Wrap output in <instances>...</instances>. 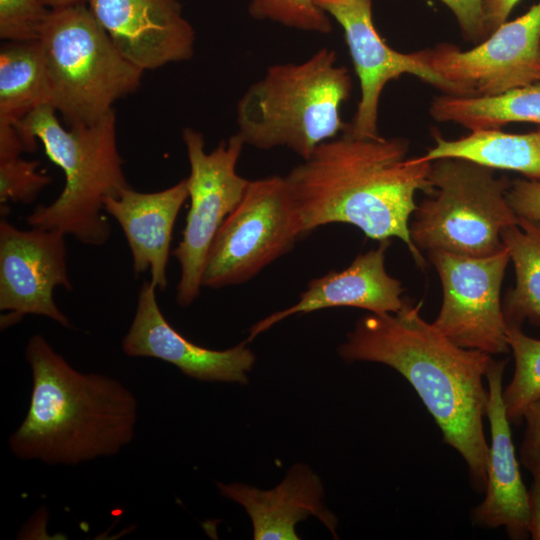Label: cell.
Returning <instances> with one entry per match:
<instances>
[{
  "label": "cell",
  "instance_id": "obj_5",
  "mask_svg": "<svg viewBox=\"0 0 540 540\" xmlns=\"http://www.w3.org/2000/svg\"><path fill=\"white\" fill-rule=\"evenodd\" d=\"M351 91L350 73L338 65L333 49L321 48L300 63L272 65L239 99L237 133L257 149L286 147L306 160L344 131L340 108Z\"/></svg>",
  "mask_w": 540,
  "mask_h": 540
},
{
  "label": "cell",
  "instance_id": "obj_33",
  "mask_svg": "<svg viewBox=\"0 0 540 540\" xmlns=\"http://www.w3.org/2000/svg\"><path fill=\"white\" fill-rule=\"evenodd\" d=\"M44 6L49 9H58L68 6L83 4L87 0H39Z\"/></svg>",
  "mask_w": 540,
  "mask_h": 540
},
{
  "label": "cell",
  "instance_id": "obj_31",
  "mask_svg": "<svg viewBox=\"0 0 540 540\" xmlns=\"http://www.w3.org/2000/svg\"><path fill=\"white\" fill-rule=\"evenodd\" d=\"M519 0H482V14L486 37L490 36L507 18Z\"/></svg>",
  "mask_w": 540,
  "mask_h": 540
},
{
  "label": "cell",
  "instance_id": "obj_13",
  "mask_svg": "<svg viewBox=\"0 0 540 540\" xmlns=\"http://www.w3.org/2000/svg\"><path fill=\"white\" fill-rule=\"evenodd\" d=\"M342 27L359 79L361 96L351 122L343 132L360 138H376L382 91L389 81L411 74L439 89L459 96L457 88L425 65L415 51L391 48L378 33L372 18V0H315Z\"/></svg>",
  "mask_w": 540,
  "mask_h": 540
},
{
  "label": "cell",
  "instance_id": "obj_23",
  "mask_svg": "<svg viewBox=\"0 0 540 540\" xmlns=\"http://www.w3.org/2000/svg\"><path fill=\"white\" fill-rule=\"evenodd\" d=\"M501 240L515 270V285L502 300L507 326L524 322L540 326V222L519 217L505 228Z\"/></svg>",
  "mask_w": 540,
  "mask_h": 540
},
{
  "label": "cell",
  "instance_id": "obj_17",
  "mask_svg": "<svg viewBox=\"0 0 540 540\" xmlns=\"http://www.w3.org/2000/svg\"><path fill=\"white\" fill-rule=\"evenodd\" d=\"M391 241L355 257L341 271L332 270L311 280L299 300L292 306L274 312L249 329L246 340L252 341L276 323L298 313H309L330 307H356L375 314L395 313L406 299L401 282L390 276L385 267L386 250Z\"/></svg>",
  "mask_w": 540,
  "mask_h": 540
},
{
  "label": "cell",
  "instance_id": "obj_28",
  "mask_svg": "<svg viewBox=\"0 0 540 540\" xmlns=\"http://www.w3.org/2000/svg\"><path fill=\"white\" fill-rule=\"evenodd\" d=\"M525 431L520 446V461L533 479H540V398L524 413Z\"/></svg>",
  "mask_w": 540,
  "mask_h": 540
},
{
  "label": "cell",
  "instance_id": "obj_14",
  "mask_svg": "<svg viewBox=\"0 0 540 540\" xmlns=\"http://www.w3.org/2000/svg\"><path fill=\"white\" fill-rule=\"evenodd\" d=\"M87 2L120 53L143 71L192 58L195 31L177 0Z\"/></svg>",
  "mask_w": 540,
  "mask_h": 540
},
{
  "label": "cell",
  "instance_id": "obj_19",
  "mask_svg": "<svg viewBox=\"0 0 540 540\" xmlns=\"http://www.w3.org/2000/svg\"><path fill=\"white\" fill-rule=\"evenodd\" d=\"M220 494L244 507L255 540H297L296 524L317 517L337 538V518L324 505L319 477L306 465L293 466L275 488L260 490L246 484L216 483Z\"/></svg>",
  "mask_w": 540,
  "mask_h": 540
},
{
  "label": "cell",
  "instance_id": "obj_15",
  "mask_svg": "<svg viewBox=\"0 0 540 540\" xmlns=\"http://www.w3.org/2000/svg\"><path fill=\"white\" fill-rule=\"evenodd\" d=\"M156 289L151 281L142 283L132 323L122 340L123 352L131 357L168 362L200 381L246 384L247 373L256 360L247 342L225 350L208 349L191 342L162 314Z\"/></svg>",
  "mask_w": 540,
  "mask_h": 540
},
{
  "label": "cell",
  "instance_id": "obj_32",
  "mask_svg": "<svg viewBox=\"0 0 540 540\" xmlns=\"http://www.w3.org/2000/svg\"><path fill=\"white\" fill-rule=\"evenodd\" d=\"M529 536L540 540V479H533L528 490Z\"/></svg>",
  "mask_w": 540,
  "mask_h": 540
},
{
  "label": "cell",
  "instance_id": "obj_22",
  "mask_svg": "<svg viewBox=\"0 0 540 540\" xmlns=\"http://www.w3.org/2000/svg\"><path fill=\"white\" fill-rule=\"evenodd\" d=\"M429 112L437 122H453L470 132L513 122L540 124V80L495 96L442 94L431 101Z\"/></svg>",
  "mask_w": 540,
  "mask_h": 540
},
{
  "label": "cell",
  "instance_id": "obj_8",
  "mask_svg": "<svg viewBox=\"0 0 540 540\" xmlns=\"http://www.w3.org/2000/svg\"><path fill=\"white\" fill-rule=\"evenodd\" d=\"M303 234L286 178L250 181L211 244L202 286L219 289L247 282L290 251Z\"/></svg>",
  "mask_w": 540,
  "mask_h": 540
},
{
  "label": "cell",
  "instance_id": "obj_7",
  "mask_svg": "<svg viewBox=\"0 0 540 540\" xmlns=\"http://www.w3.org/2000/svg\"><path fill=\"white\" fill-rule=\"evenodd\" d=\"M429 179L432 191L409 223L419 251L486 257L504 249L501 232L519 223L507 200V176L465 159L441 158L432 161Z\"/></svg>",
  "mask_w": 540,
  "mask_h": 540
},
{
  "label": "cell",
  "instance_id": "obj_24",
  "mask_svg": "<svg viewBox=\"0 0 540 540\" xmlns=\"http://www.w3.org/2000/svg\"><path fill=\"white\" fill-rule=\"evenodd\" d=\"M506 336L515 370L512 380L502 389V399L510 424L518 426L528 407L540 398V340L516 326H507Z\"/></svg>",
  "mask_w": 540,
  "mask_h": 540
},
{
  "label": "cell",
  "instance_id": "obj_11",
  "mask_svg": "<svg viewBox=\"0 0 540 540\" xmlns=\"http://www.w3.org/2000/svg\"><path fill=\"white\" fill-rule=\"evenodd\" d=\"M459 96H495L540 80V1L469 50L451 43L415 51Z\"/></svg>",
  "mask_w": 540,
  "mask_h": 540
},
{
  "label": "cell",
  "instance_id": "obj_29",
  "mask_svg": "<svg viewBox=\"0 0 540 540\" xmlns=\"http://www.w3.org/2000/svg\"><path fill=\"white\" fill-rule=\"evenodd\" d=\"M454 14L463 37L478 44L487 37L485 34L481 1L482 0H440Z\"/></svg>",
  "mask_w": 540,
  "mask_h": 540
},
{
  "label": "cell",
  "instance_id": "obj_18",
  "mask_svg": "<svg viewBox=\"0 0 540 540\" xmlns=\"http://www.w3.org/2000/svg\"><path fill=\"white\" fill-rule=\"evenodd\" d=\"M189 197L187 180L157 192H138L130 186L104 200V211L122 228L136 276L150 270L152 284L167 287V263L178 213Z\"/></svg>",
  "mask_w": 540,
  "mask_h": 540
},
{
  "label": "cell",
  "instance_id": "obj_16",
  "mask_svg": "<svg viewBox=\"0 0 540 540\" xmlns=\"http://www.w3.org/2000/svg\"><path fill=\"white\" fill-rule=\"evenodd\" d=\"M507 360L491 362L486 373L490 427L485 497L470 513L480 528L503 527L509 538L529 536L528 490L524 485L512 440L510 422L502 399L503 374Z\"/></svg>",
  "mask_w": 540,
  "mask_h": 540
},
{
  "label": "cell",
  "instance_id": "obj_3",
  "mask_svg": "<svg viewBox=\"0 0 540 540\" xmlns=\"http://www.w3.org/2000/svg\"><path fill=\"white\" fill-rule=\"evenodd\" d=\"M25 357L29 408L8 441L17 458L71 466L116 455L131 443L137 400L123 383L76 370L41 334L29 338Z\"/></svg>",
  "mask_w": 540,
  "mask_h": 540
},
{
  "label": "cell",
  "instance_id": "obj_30",
  "mask_svg": "<svg viewBox=\"0 0 540 540\" xmlns=\"http://www.w3.org/2000/svg\"><path fill=\"white\" fill-rule=\"evenodd\" d=\"M507 200L511 208L519 217L540 222L539 180H513L507 191Z\"/></svg>",
  "mask_w": 540,
  "mask_h": 540
},
{
  "label": "cell",
  "instance_id": "obj_4",
  "mask_svg": "<svg viewBox=\"0 0 540 540\" xmlns=\"http://www.w3.org/2000/svg\"><path fill=\"white\" fill-rule=\"evenodd\" d=\"M15 127L25 152L35 151L39 140L65 175L60 195L49 205L36 206L26 218L28 225L71 235L86 245L105 244L111 227L103 214L104 200L130 186L118 151L115 111L95 123L66 129L56 110L44 105Z\"/></svg>",
  "mask_w": 540,
  "mask_h": 540
},
{
  "label": "cell",
  "instance_id": "obj_6",
  "mask_svg": "<svg viewBox=\"0 0 540 540\" xmlns=\"http://www.w3.org/2000/svg\"><path fill=\"white\" fill-rule=\"evenodd\" d=\"M38 41L50 105L68 127L97 122L141 85L144 71L120 53L85 3L50 9Z\"/></svg>",
  "mask_w": 540,
  "mask_h": 540
},
{
  "label": "cell",
  "instance_id": "obj_1",
  "mask_svg": "<svg viewBox=\"0 0 540 540\" xmlns=\"http://www.w3.org/2000/svg\"><path fill=\"white\" fill-rule=\"evenodd\" d=\"M421 303L405 301L395 313L360 318L339 346L347 362L387 365L414 388L440 428L445 443L465 460L473 489L485 492L487 444L483 418L492 355L460 347L420 314Z\"/></svg>",
  "mask_w": 540,
  "mask_h": 540
},
{
  "label": "cell",
  "instance_id": "obj_10",
  "mask_svg": "<svg viewBox=\"0 0 540 540\" xmlns=\"http://www.w3.org/2000/svg\"><path fill=\"white\" fill-rule=\"evenodd\" d=\"M443 290L432 325L456 345L498 355L509 351L501 287L510 261L508 251L469 257L442 250L427 252Z\"/></svg>",
  "mask_w": 540,
  "mask_h": 540
},
{
  "label": "cell",
  "instance_id": "obj_9",
  "mask_svg": "<svg viewBox=\"0 0 540 540\" xmlns=\"http://www.w3.org/2000/svg\"><path fill=\"white\" fill-rule=\"evenodd\" d=\"M182 139L190 166L186 178L190 207L182 239L172 255L180 265L176 300L180 306L187 307L203 287L202 276L211 244L243 198L250 180L237 173L245 145L238 133L221 140L209 153L201 132L187 127L182 131Z\"/></svg>",
  "mask_w": 540,
  "mask_h": 540
},
{
  "label": "cell",
  "instance_id": "obj_27",
  "mask_svg": "<svg viewBox=\"0 0 540 540\" xmlns=\"http://www.w3.org/2000/svg\"><path fill=\"white\" fill-rule=\"evenodd\" d=\"M49 12L39 0H0L1 39L38 40Z\"/></svg>",
  "mask_w": 540,
  "mask_h": 540
},
{
  "label": "cell",
  "instance_id": "obj_25",
  "mask_svg": "<svg viewBox=\"0 0 540 540\" xmlns=\"http://www.w3.org/2000/svg\"><path fill=\"white\" fill-rule=\"evenodd\" d=\"M248 12L256 20H268L288 28L327 34L330 16L315 0H249Z\"/></svg>",
  "mask_w": 540,
  "mask_h": 540
},
{
  "label": "cell",
  "instance_id": "obj_26",
  "mask_svg": "<svg viewBox=\"0 0 540 540\" xmlns=\"http://www.w3.org/2000/svg\"><path fill=\"white\" fill-rule=\"evenodd\" d=\"M37 160L21 156L0 159V203L8 201L29 204L51 182V177L39 172Z\"/></svg>",
  "mask_w": 540,
  "mask_h": 540
},
{
  "label": "cell",
  "instance_id": "obj_2",
  "mask_svg": "<svg viewBox=\"0 0 540 540\" xmlns=\"http://www.w3.org/2000/svg\"><path fill=\"white\" fill-rule=\"evenodd\" d=\"M408 151L406 138H360L345 132L319 145L285 176L303 233L345 223L380 242L396 237L425 268L426 259L412 243L409 221L416 193L432 191V161L408 158Z\"/></svg>",
  "mask_w": 540,
  "mask_h": 540
},
{
  "label": "cell",
  "instance_id": "obj_21",
  "mask_svg": "<svg viewBox=\"0 0 540 540\" xmlns=\"http://www.w3.org/2000/svg\"><path fill=\"white\" fill-rule=\"evenodd\" d=\"M50 102V81L39 41L2 43L0 126H16L33 110Z\"/></svg>",
  "mask_w": 540,
  "mask_h": 540
},
{
  "label": "cell",
  "instance_id": "obj_12",
  "mask_svg": "<svg viewBox=\"0 0 540 540\" xmlns=\"http://www.w3.org/2000/svg\"><path fill=\"white\" fill-rule=\"evenodd\" d=\"M65 234L32 227L23 230L4 217L0 221L1 328L25 315L45 316L65 328L69 318L57 307L54 289L72 290L68 276Z\"/></svg>",
  "mask_w": 540,
  "mask_h": 540
},
{
  "label": "cell",
  "instance_id": "obj_20",
  "mask_svg": "<svg viewBox=\"0 0 540 540\" xmlns=\"http://www.w3.org/2000/svg\"><path fill=\"white\" fill-rule=\"evenodd\" d=\"M435 145L421 158H460L492 168L518 172L540 181V130L514 134L501 129L470 132L457 139L434 134Z\"/></svg>",
  "mask_w": 540,
  "mask_h": 540
}]
</instances>
